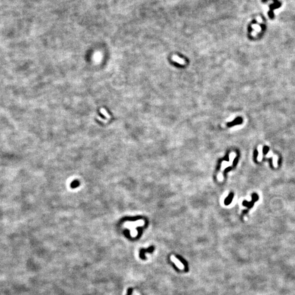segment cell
<instances>
[{
  "label": "cell",
  "mask_w": 295,
  "mask_h": 295,
  "mask_svg": "<svg viewBox=\"0 0 295 295\" xmlns=\"http://www.w3.org/2000/svg\"><path fill=\"white\" fill-rule=\"evenodd\" d=\"M154 250V246H150V248H149L148 249H141V250H140V254H139V256H140L141 258L143 259V260H145L146 259V258H145V252H150L151 253L153 252V251Z\"/></svg>",
  "instance_id": "obj_1"
},
{
  "label": "cell",
  "mask_w": 295,
  "mask_h": 295,
  "mask_svg": "<svg viewBox=\"0 0 295 295\" xmlns=\"http://www.w3.org/2000/svg\"><path fill=\"white\" fill-rule=\"evenodd\" d=\"M176 257H177V258H178V260L180 261L183 264V265H184V266H185V271L188 272V270H189L188 264V263H187V262L186 261V260H185L184 258H181L180 256H179V255H178V256H177Z\"/></svg>",
  "instance_id": "obj_2"
},
{
  "label": "cell",
  "mask_w": 295,
  "mask_h": 295,
  "mask_svg": "<svg viewBox=\"0 0 295 295\" xmlns=\"http://www.w3.org/2000/svg\"><path fill=\"white\" fill-rule=\"evenodd\" d=\"M172 60L176 62L179 63V64L180 65H184L185 64V61L184 60H183L182 59L180 58V57L177 56L176 55H174L172 56Z\"/></svg>",
  "instance_id": "obj_3"
},
{
  "label": "cell",
  "mask_w": 295,
  "mask_h": 295,
  "mask_svg": "<svg viewBox=\"0 0 295 295\" xmlns=\"http://www.w3.org/2000/svg\"><path fill=\"white\" fill-rule=\"evenodd\" d=\"M242 121H242V118H240V117H238V118L235 119V120L234 121H232V122L228 123L227 125L228 126H233V125L240 124V123H242Z\"/></svg>",
  "instance_id": "obj_4"
},
{
  "label": "cell",
  "mask_w": 295,
  "mask_h": 295,
  "mask_svg": "<svg viewBox=\"0 0 295 295\" xmlns=\"http://www.w3.org/2000/svg\"><path fill=\"white\" fill-rule=\"evenodd\" d=\"M100 111H101V113H102V114L104 115V116L107 117V118H108V119H111V116L108 114L107 111H105L104 108H101V110H100Z\"/></svg>",
  "instance_id": "obj_5"
},
{
  "label": "cell",
  "mask_w": 295,
  "mask_h": 295,
  "mask_svg": "<svg viewBox=\"0 0 295 295\" xmlns=\"http://www.w3.org/2000/svg\"><path fill=\"white\" fill-rule=\"evenodd\" d=\"M132 291H133L132 288H129L128 290H127L126 295H131V294H132Z\"/></svg>",
  "instance_id": "obj_6"
},
{
  "label": "cell",
  "mask_w": 295,
  "mask_h": 295,
  "mask_svg": "<svg viewBox=\"0 0 295 295\" xmlns=\"http://www.w3.org/2000/svg\"><path fill=\"white\" fill-rule=\"evenodd\" d=\"M78 184H79V183L77 181H74L72 183V184L71 185H72V188H75V187L77 186L78 185Z\"/></svg>",
  "instance_id": "obj_7"
},
{
  "label": "cell",
  "mask_w": 295,
  "mask_h": 295,
  "mask_svg": "<svg viewBox=\"0 0 295 295\" xmlns=\"http://www.w3.org/2000/svg\"><path fill=\"white\" fill-rule=\"evenodd\" d=\"M97 118L98 119H99V120H100L101 121H102V122H103V123H107V121H108V120H104V119H102L101 117H97Z\"/></svg>",
  "instance_id": "obj_8"
},
{
  "label": "cell",
  "mask_w": 295,
  "mask_h": 295,
  "mask_svg": "<svg viewBox=\"0 0 295 295\" xmlns=\"http://www.w3.org/2000/svg\"><path fill=\"white\" fill-rule=\"evenodd\" d=\"M269 150V148L268 147H264V153H267V151Z\"/></svg>",
  "instance_id": "obj_9"
}]
</instances>
